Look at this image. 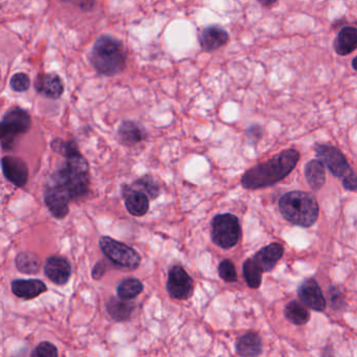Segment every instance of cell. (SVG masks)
<instances>
[{
    "instance_id": "36",
    "label": "cell",
    "mask_w": 357,
    "mask_h": 357,
    "mask_svg": "<svg viewBox=\"0 0 357 357\" xmlns=\"http://www.w3.org/2000/svg\"><path fill=\"white\" fill-rule=\"evenodd\" d=\"M342 187L348 191H357V176L355 174L347 177L342 181Z\"/></svg>"
},
{
    "instance_id": "20",
    "label": "cell",
    "mask_w": 357,
    "mask_h": 357,
    "mask_svg": "<svg viewBox=\"0 0 357 357\" xmlns=\"http://www.w3.org/2000/svg\"><path fill=\"white\" fill-rule=\"evenodd\" d=\"M236 350H237L240 356H259V355L262 354V340L255 332H248L241 337L238 338L237 342H236Z\"/></svg>"
},
{
    "instance_id": "28",
    "label": "cell",
    "mask_w": 357,
    "mask_h": 357,
    "mask_svg": "<svg viewBox=\"0 0 357 357\" xmlns=\"http://www.w3.org/2000/svg\"><path fill=\"white\" fill-rule=\"evenodd\" d=\"M129 189L137 190V191L143 192L150 199H155L160 194V185L156 183L155 179L150 175L142 177L131 185H127Z\"/></svg>"
},
{
    "instance_id": "8",
    "label": "cell",
    "mask_w": 357,
    "mask_h": 357,
    "mask_svg": "<svg viewBox=\"0 0 357 357\" xmlns=\"http://www.w3.org/2000/svg\"><path fill=\"white\" fill-rule=\"evenodd\" d=\"M314 150L317 158L327 166L333 176L344 181L347 177L354 174L350 165L347 162L346 156L337 148L331 145L319 144L315 146Z\"/></svg>"
},
{
    "instance_id": "34",
    "label": "cell",
    "mask_w": 357,
    "mask_h": 357,
    "mask_svg": "<svg viewBox=\"0 0 357 357\" xmlns=\"http://www.w3.org/2000/svg\"><path fill=\"white\" fill-rule=\"evenodd\" d=\"M62 3L74 6L84 12H91L96 7V0H61Z\"/></svg>"
},
{
    "instance_id": "37",
    "label": "cell",
    "mask_w": 357,
    "mask_h": 357,
    "mask_svg": "<svg viewBox=\"0 0 357 357\" xmlns=\"http://www.w3.org/2000/svg\"><path fill=\"white\" fill-rule=\"evenodd\" d=\"M260 5L265 8H271L278 3V0H257Z\"/></svg>"
},
{
    "instance_id": "9",
    "label": "cell",
    "mask_w": 357,
    "mask_h": 357,
    "mask_svg": "<svg viewBox=\"0 0 357 357\" xmlns=\"http://www.w3.org/2000/svg\"><path fill=\"white\" fill-rule=\"evenodd\" d=\"M167 290L171 298L188 300L193 294V279L181 265H175L169 271Z\"/></svg>"
},
{
    "instance_id": "33",
    "label": "cell",
    "mask_w": 357,
    "mask_h": 357,
    "mask_svg": "<svg viewBox=\"0 0 357 357\" xmlns=\"http://www.w3.org/2000/svg\"><path fill=\"white\" fill-rule=\"evenodd\" d=\"M264 129L261 125L252 124L246 129L245 137L250 145H257L258 142L263 137Z\"/></svg>"
},
{
    "instance_id": "23",
    "label": "cell",
    "mask_w": 357,
    "mask_h": 357,
    "mask_svg": "<svg viewBox=\"0 0 357 357\" xmlns=\"http://www.w3.org/2000/svg\"><path fill=\"white\" fill-rule=\"evenodd\" d=\"M305 177L313 191H319L326 181L325 165L321 160H310L305 167Z\"/></svg>"
},
{
    "instance_id": "15",
    "label": "cell",
    "mask_w": 357,
    "mask_h": 357,
    "mask_svg": "<svg viewBox=\"0 0 357 357\" xmlns=\"http://www.w3.org/2000/svg\"><path fill=\"white\" fill-rule=\"evenodd\" d=\"M229 33L219 26H210L202 29L198 35L200 47L206 52H214L229 43Z\"/></svg>"
},
{
    "instance_id": "21",
    "label": "cell",
    "mask_w": 357,
    "mask_h": 357,
    "mask_svg": "<svg viewBox=\"0 0 357 357\" xmlns=\"http://www.w3.org/2000/svg\"><path fill=\"white\" fill-rule=\"evenodd\" d=\"M334 50L340 56H347L357 49V28L344 26L334 40Z\"/></svg>"
},
{
    "instance_id": "22",
    "label": "cell",
    "mask_w": 357,
    "mask_h": 357,
    "mask_svg": "<svg viewBox=\"0 0 357 357\" xmlns=\"http://www.w3.org/2000/svg\"><path fill=\"white\" fill-rule=\"evenodd\" d=\"M135 308V303L131 302V300H125L120 296L110 298L106 304L108 313L116 321H125L130 319Z\"/></svg>"
},
{
    "instance_id": "32",
    "label": "cell",
    "mask_w": 357,
    "mask_h": 357,
    "mask_svg": "<svg viewBox=\"0 0 357 357\" xmlns=\"http://www.w3.org/2000/svg\"><path fill=\"white\" fill-rule=\"evenodd\" d=\"M328 296H329L330 304L332 308L338 309L344 308L346 306V300H344V294L340 288L336 286H331L328 290Z\"/></svg>"
},
{
    "instance_id": "17",
    "label": "cell",
    "mask_w": 357,
    "mask_h": 357,
    "mask_svg": "<svg viewBox=\"0 0 357 357\" xmlns=\"http://www.w3.org/2000/svg\"><path fill=\"white\" fill-rule=\"evenodd\" d=\"M118 137L123 145L132 147L145 141L147 137V132L145 128L133 121H124L119 126Z\"/></svg>"
},
{
    "instance_id": "38",
    "label": "cell",
    "mask_w": 357,
    "mask_h": 357,
    "mask_svg": "<svg viewBox=\"0 0 357 357\" xmlns=\"http://www.w3.org/2000/svg\"><path fill=\"white\" fill-rule=\"evenodd\" d=\"M352 68L357 72V56L352 60Z\"/></svg>"
},
{
    "instance_id": "18",
    "label": "cell",
    "mask_w": 357,
    "mask_h": 357,
    "mask_svg": "<svg viewBox=\"0 0 357 357\" xmlns=\"http://www.w3.org/2000/svg\"><path fill=\"white\" fill-rule=\"evenodd\" d=\"M284 248L280 243H271L261 248L254 256L255 261L264 273L273 271V267L281 260Z\"/></svg>"
},
{
    "instance_id": "30",
    "label": "cell",
    "mask_w": 357,
    "mask_h": 357,
    "mask_svg": "<svg viewBox=\"0 0 357 357\" xmlns=\"http://www.w3.org/2000/svg\"><path fill=\"white\" fill-rule=\"evenodd\" d=\"M219 277L227 283H233L237 281V271H236L235 265L231 260L221 261L218 266Z\"/></svg>"
},
{
    "instance_id": "13",
    "label": "cell",
    "mask_w": 357,
    "mask_h": 357,
    "mask_svg": "<svg viewBox=\"0 0 357 357\" xmlns=\"http://www.w3.org/2000/svg\"><path fill=\"white\" fill-rule=\"evenodd\" d=\"M45 273L56 285H66L72 275V265L63 257L52 256L45 262Z\"/></svg>"
},
{
    "instance_id": "35",
    "label": "cell",
    "mask_w": 357,
    "mask_h": 357,
    "mask_svg": "<svg viewBox=\"0 0 357 357\" xmlns=\"http://www.w3.org/2000/svg\"><path fill=\"white\" fill-rule=\"evenodd\" d=\"M106 271H107V265H106L104 261H99V262L95 265V267H93L91 275H93V279L100 280L104 277Z\"/></svg>"
},
{
    "instance_id": "12",
    "label": "cell",
    "mask_w": 357,
    "mask_h": 357,
    "mask_svg": "<svg viewBox=\"0 0 357 357\" xmlns=\"http://www.w3.org/2000/svg\"><path fill=\"white\" fill-rule=\"evenodd\" d=\"M298 296L302 303L309 308L319 312L325 310L327 303L319 283L314 279H307L303 281L298 286Z\"/></svg>"
},
{
    "instance_id": "1",
    "label": "cell",
    "mask_w": 357,
    "mask_h": 357,
    "mask_svg": "<svg viewBox=\"0 0 357 357\" xmlns=\"http://www.w3.org/2000/svg\"><path fill=\"white\" fill-rule=\"evenodd\" d=\"M300 153L294 149H286L267 162H261L244 173L241 185L246 190H259L271 187L283 181L296 168Z\"/></svg>"
},
{
    "instance_id": "4",
    "label": "cell",
    "mask_w": 357,
    "mask_h": 357,
    "mask_svg": "<svg viewBox=\"0 0 357 357\" xmlns=\"http://www.w3.org/2000/svg\"><path fill=\"white\" fill-rule=\"evenodd\" d=\"M66 162L53 176V183L63 185L70 192L73 199L86 195L91 185L89 166L80 151L66 158Z\"/></svg>"
},
{
    "instance_id": "14",
    "label": "cell",
    "mask_w": 357,
    "mask_h": 357,
    "mask_svg": "<svg viewBox=\"0 0 357 357\" xmlns=\"http://www.w3.org/2000/svg\"><path fill=\"white\" fill-rule=\"evenodd\" d=\"M35 91L47 99L58 100L64 93L61 77L56 74H39L34 82Z\"/></svg>"
},
{
    "instance_id": "2",
    "label": "cell",
    "mask_w": 357,
    "mask_h": 357,
    "mask_svg": "<svg viewBox=\"0 0 357 357\" xmlns=\"http://www.w3.org/2000/svg\"><path fill=\"white\" fill-rule=\"evenodd\" d=\"M89 60L98 74L114 77L124 72L126 68V49L122 41L116 37L102 35L93 43Z\"/></svg>"
},
{
    "instance_id": "29",
    "label": "cell",
    "mask_w": 357,
    "mask_h": 357,
    "mask_svg": "<svg viewBox=\"0 0 357 357\" xmlns=\"http://www.w3.org/2000/svg\"><path fill=\"white\" fill-rule=\"evenodd\" d=\"M31 85H32V82H31L30 77L24 73H17V74L13 75L10 80V87L15 93H26L30 89Z\"/></svg>"
},
{
    "instance_id": "16",
    "label": "cell",
    "mask_w": 357,
    "mask_h": 357,
    "mask_svg": "<svg viewBox=\"0 0 357 357\" xmlns=\"http://www.w3.org/2000/svg\"><path fill=\"white\" fill-rule=\"evenodd\" d=\"M12 291L18 298L24 300H32L47 291V287L45 282L38 279H17L11 284Z\"/></svg>"
},
{
    "instance_id": "6",
    "label": "cell",
    "mask_w": 357,
    "mask_h": 357,
    "mask_svg": "<svg viewBox=\"0 0 357 357\" xmlns=\"http://www.w3.org/2000/svg\"><path fill=\"white\" fill-rule=\"evenodd\" d=\"M213 242L223 250H229L237 245L241 238L239 219L233 214L216 215L212 221Z\"/></svg>"
},
{
    "instance_id": "31",
    "label": "cell",
    "mask_w": 357,
    "mask_h": 357,
    "mask_svg": "<svg viewBox=\"0 0 357 357\" xmlns=\"http://www.w3.org/2000/svg\"><path fill=\"white\" fill-rule=\"evenodd\" d=\"M59 352H58L57 347L50 342H40L36 348L34 349L31 356L32 357H57Z\"/></svg>"
},
{
    "instance_id": "27",
    "label": "cell",
    "mask_w": 357,
    "mask_h": 357,
    "mask_svg": "<svg viewBox=\"0 0 357 357\" xmlns=\"http://www.w3.org/2000/svg\"><path fill=\"white\" fill-rule=\"evenodd\" d=\"M263 273L264 271L259 266L254 258L248 259L243 263V275L248 287L252 288V289L260 287L261 283H262Z\"/></svg>"
},
{
    "instance_id": "25",
    "label": "cell",
    "mask_w": 357,
    "mask_h": 357,
    "mask_svg": "<svg viewBox=\"0 0 357 357\" xmlns=\"http://www.w3.org/2000/svg\"><path fill=\"white\" fill-rule=\"evenodd\" d=\"M15 264L20 273H26V275L37 273L41 268L40 258L31 252H20L16 256Z\"/></svg>"
},
{
    "instance_id": "19",
    "label": "cell",
    "mask_w": 357,
    "mask_h": 357,
    "mask_svg": "<svg viewBox=\"0 0 357 357\" xmlns=\"http://www.w3.org/2000/svg\"><path fill=\"white\" fill-rule=\"evenodd\" d=\"M123 193L125 195V206L132 216L142 217L147 214L150 198L145 193L129 189L127 185L123 190Z\"/></svg>"
},
{
    "instance_id": "7",
    "label": "cell",
    "mask_w": 357,
    "mask_h": 357,
    "mask_svg": "<svg viewBox=\"0 0 357 357\" xmlns=\"http://www.w3.org/2000/svg\"><path fill=\"white\" fill-rule=\"evenodd\" d=\"M100 248L110 262L121 268L135 271L141 264V256L135 248L110 237L100 239Z\"/></svg>"
},
{
    "instance_id": "11",
    "label": "cell",
    "mask_w": 357,
    "mask_h": 357,
    "mask_svg": "<svg viewBox=\"0 0 357 357\" xmlns=\"http://www.w3.org/2000/svg\"><path fill=\"white\" fill-rule=\"evenodd\" d=\"M1 168L6 178L18 188H24L28 183L29 168L26 162L17 156H3Z\"/></svg>"
},
{
    "instance_id": "24",
    "label": "cell",
    "mask_w": 357,
    "mask_h": 357,
    "mask_svg": "<svg viewBox=\"0 0 357 357\" xmlns=\"http://www.w3.org/2000/svg\"><path fill=\"white\" fill-rule=\"evenodd\" d=\"M286 319L296 326L306 325L310 319V312L304 303L290 301L284 309Z\"/></svg>"
},
{
    "instance_id": "3",
    "label": "cell",
    "mask_w": 357,
    "mask_h": 357,
    "mask_svg": "<svg viewBox=\"0 0 357 357\" xmlns=\"http://www.w3.org/2000/svg\"><path fill=\"white\" fill-rule=\"evenodd\" d=\"M282 216L298 227H312L319 218V208L314 196L307 192L292 191L279 200Z\"/></svg>"
},
{
    "instance_id": "5",
    "label": "cell",
    "mask_w": 357,
    "mask_h": 357,
    "mask_svg": "<svg viewBox=\"0 0 357 357\" xmlns=\"http://www.w3.org/2000/svg\"><path fill=\"white\" fill-rule=\"evenodd\" d=\"M32 127V118L24 108L14 107L8 110L0 123V141L5 151L13 149L16 139L26 135Z\"/></svg>"
},
{
    "instance_id": "26",
    "label": "cell",
    "mask_w": 357,
    "mask_h": 357,
    "mask_svg": "<svg viewBox=\"0 0 357 357\" xmlns=\"http://www.w3.org/2000/svg\"><path fill=\"white\" fill-rule=\"evenodd\" d=\"M144 285L137 278H128L123 280L118 287H116V294L120 298L125 300H133L137 296L143 292Z\"/></svg>"
},
{
    "instance_id": "10",
    "label": "cell",
    "mask_w": 357,
    "mask_h": 357,
    "mask_svg": "<svg viewBox=\"0 0 357 357\" xmlns=\"http://www.w3.org/2000/svg\"><path fill=\"white\" fill-rule=\"evenodd\" d=\"M73 200L68 190L61 185L54 183L45 191V202L55 218L63 219L70 213V202Z\"/></svg>"
}]
</instances>
